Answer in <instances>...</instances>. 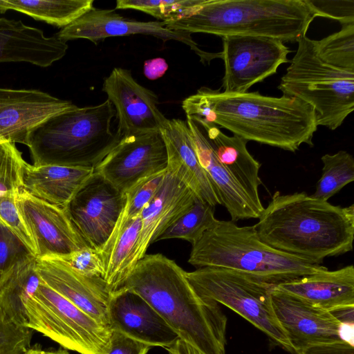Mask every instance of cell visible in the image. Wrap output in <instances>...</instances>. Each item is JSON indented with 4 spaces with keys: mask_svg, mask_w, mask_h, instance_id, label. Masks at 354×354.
<instances>
[{
    "mask_svg": "<svg viewBox=\"0 0 354 354\" xmlns=\"http://www.w3.org/2000/svg\"><path fill=\"white\" fill-rule=\"evenodd\" d=\"M186 276L203 299L230 308L277 344L293 352L272 305L274 285L252 274L222 267L198 268L186 272Z\"/></svg>",
    "mask_w": 354,
    "mask_h": 354,
    "instance_id": "8",
    "label": "cell"
},
{
    "mask_svg": "<svg viewBox=\"0 0 354 354\" xmlns=\"http://www.w3.org/2000/svg\"><path fill=\"white\" fill-rule=\"evenodd\" d=\"M186 122L199 163L214 187L221 204L230 214L231 221L258 218L263 211L254 204L219 162L202 127L189 118Z\"/></svg>",
    "mask_w": 354,
    "mask_h": 354,
    "instance_id": "24",
    "label": "cell"
},
{
    "mask_svg": "<svg viewBox=\"0 0 354 354\" xmlns=\"http://www.w3.org/2000/svg\"><path fill=\"white\" fill-rule=\"evenodd\" d=\"M195 122L203 129L219 162L254 204L263 211L259 194V187L261 184L259 177L261 164L248 151L246 144L248 141L237 136L225 135L216 124Z\"/></svg>",
    "mask_w": 354,
    "mask_h": 354,
    "instance_id": "25",
    "label": "cell"
},
{
    "mask_svg": "<svg viewBox=\"0 0 354 354\" xmlns=\"http://www.w3.org/2000/svg\"><path fill=\"white\" fill-rule=\"evenodd\" d=\"M167 68L168 65L165 59L155 58L145 62L144 72L149 79L155 80L162 76Z\"/></svg>",
    "mask_w": 354,
    "mask_h": 354,
    "instance_id": "43",
    "label": "cell"
},
{
    "mask_svg": "<svg viewBox=\"0 0 354 354\" xmlns=\"http://www.w3.org/2000/svg\"><path fill=\"white\" fill-rule=\"evenodd\" d=\"M138 34L153 36L165 41L182 42L189 46L203 64H209L214 59H222L221 52L210 53L201 50L189 33L169 29L162 21H141L126 18L112 9L93 7L62 28L55 36L65 42L84 39L96 44L107 37Z\"/></svg>",
    "mask_w": 354,
    "mask_h": 354,
    "instance_id": "13",
    "label": "cell"
},
{
    "mask_svg": "<svg viewBox=\"0 0 354 354\" xmlns=\"http://www.w3.org/2000/svg\"><path fill=\"white\" fill-rule=\"evenodd\" d=\"M37 270L46 285L110 328L108 309L111 292L103 278L81 274L57 257H37Z\"/></svg>",
    "mask_w": 354,
    "mask_h": 354,
    "instance_id": "18",
    "label": "cell"
},
{
    "mask_svg": "<svg viewBox=\"0 0 354 354\" xmlns=\"http://www.w3.org/2000/svg\"><path fill=\"white\" fill-rule=\"evenodd\" d=\"M26 162L15 143L0 142V197L24 189Z\"/></svg>",
    "mask_w": 354,
    "mask_h": 354,
    "instance_id": "34",
    "label": "cell"
},
{
    "mask_svg": "<svg viewBox=\"0 0 354 354\" xmlns=\"http://www.w3.org/2000/svg\"><path fill=\"white\" fill-rule=\"evenodd\" d=\"M205 0H118L115 9H133L149 14L162 22L176 21L191 15Z\"/></svg>",
    "mask_w": 354,
    "mask_h": 354,
    "instance_id": "33",
    "label": "cell"
},
{
    "mask_svg": "<svg viewBox=\"0 0 354 354\" xmlns=\"http://www.w3.org/2000/svg\"><path fill=\"white\" fill-rule=\"evenodd\" d=\"M26 310V326L64 349L80 354H107L110 350L111 329L97 322L44 281L27 301Z\"/></svg>",
    "mask_w": 354,
    "mask_h": 354,
    "instance_id": "9",
    "label": "cell"
},
{
    "mask_svg": "<svg viewBox=\"0 0 354 354\" xmlns=\"http://www.w3.org/2000/svg\"><path fill=\"white\" fill-rule=\"evenodd\" d=\"M59 258L81 274L90 277H104V265L98 252L95 249L86 247Z\"/></svg>",
    "mask_w": 354,
    "mask_h": 354,
    "instance_id": "40",
    "label": "cell"
},
{
    "mask_svg": "<svg viewBox=\"0 0 354 354\" xmlns=\"http://www.w3.org/2000/svg\"><path fill=\"white\" fill-rule=\"evenodd\" d=\"M196 197L167 171L158 191L141 212V228L130 263L131 271L146 254L149 245L192 207Z\"/></svg>",
    "mask_w": 354,
    "mask_h": 354,
    "instance_id": "20",
    "label": "cell"
},
{
    "mask_svg": "<svg viewBox=\"0 0 354 354\" xmlns=\"http://www.w3.org/2000/svg\"><path fill=\"white\" fill-rule=\"evenodd\" d=\"M277 86L283 95L311 106L317 126L339 127L354 110V71L335 68L317 55L314 40L303 35Z\"/></svg>",
    "mask_w": 354,
    "mask_h": 354,
    "instance_id": "7",
    "label": "cell"
},
{
    "mask_svg": "<svg viewBox=\"0 0 354 354\" xmlns=\"http://www.w3.org/2000/svg\"><path fill=\"white\" fill-rule=\"evenodd\" d=\"M225 73L223 92L243 93L254 84L275 74L288 62L289 48L274 38L230 35L221 37Z\"/></svg>",
    "mask_w": 354,
    "mask_h": 354,
    "instance_id": "10",
    "label": "cell"
},
{
    "mask_svg": "<svg viewBox=\"0 0 354 354\" xmlns=\"http://www.w3.org/2000/svg\"><path fill=\"white\" fill-rule=\"evenodd\" d=\"M22 354H69V353L66 349L43 350L40 345L36 344L32 347L30 346Z\"/></svg>",
    "mask_w": 354,
    "mask_h": 354,
    "instance_id": "45",
    "label": "cell"
},
{
    "mask_svg": "<svg viewBox=\"0 0 354 354\" xmlns=\"http://www.w3.org/2000/svg\"><path fill=\"white\" fill-rule=\"evenodd\" d=\"M32 330L17 325L0 308V354H22L30 346Z\"/></svg>",
    "mask_w": 354,
    "mask_h": 354,
    "instance_id": "37",
    "label": "cell"
},
{
    "mask_svg": "<svg viewBox=\"0 0 354 354\" xmlns=\"http://www.w3.org/2000/svg\"><path fill=\"white\" fill-rule=\"evenodd\" d=\"M151 347L121 332L111 330V348L107 354H147Z\"/></svg>",
    "mask_w": 354,
    "mask_h": 354,
    "instance_id": "41",
    "label": "cell"
},
{
    "mask_svg": "<svg viewBox=\"0 0 354 354\" xmlns=\"http://www.w3.org/2000/svg\"><path fill=\"white\" fill-rule=\"evenodd\" d=\"M93 0H0V12L14 10L64 28L93 8Z\"/></svg>",
    "mask_w": 354,
    "mask_h": 354,
    "instance_id": "29",
    "label": "cell"
},
{
    "mask_svg": "<svg viewBox=\"0 0 354 354\" xmlns=\"http://www.w3.org/2000/svg\"><path fill=\"white\" fill-rule=\"evenodd\" d=\"M253 225L267 245L309 262L351 252L354 238V205H333L305 192L274 193Z\"/></svg>",
    "mask_w": 354,
    "mask_h": 354,
    "instance_id": "1",
    "label": "cell"
},
{
    "mask_svg": "<svg viewBox=\"0 0 354 354\" xmlns=\"http://www.w3.org/2000/svg\"><path fill=\"white\" fill-rule=\"evenodd\" d=\"M272 305L294 353L308 346L346 341L353 344V326L333 313L273 288Z\"/></svg>",
    "mask_w": 354,
    "mask_h": 354,
    "instance_id": "11",
    "label": "cell"
},
{
    "mask_svg": "<svg viewBox=\"0 0 354 354\" xmlns=\"http://www.w3.org/2000/svg\"><path fill=\"white\" fill-rule=\"evenodd\" d=\"M160 132L167 149V171L203 201L214 207L221 205L214 187L199 163L186 121L168 120Z\"/></svg>",
    "mask_w": 354,
    "mask_h": 354,
    "instance_id": "21",
    "label": "cell"
},
{
    "mask_svg": "<svg viewBox=\"0 0 354 354\" xmlns=\"http://www.w3.org/2000/svg\"><path fill=\"white\" fill-rule=\"evenodd\" d=\"M304 0H205L191 15L163 22L171 30L297 42L315 18Z\"/></svg>",
    "mask_w": 354,
    "mask_h": 354,
    "instance_id": "4",
    "label": "cell"
},
{
    "mask_svg": "<svg viewBox=\"0 0 354 354\" xmlns=\"http://www.w3.org/2000/svg\"><path fill=\"white\" fill-rule=\"evenodd\" d=\"M188 263L239 270L274 286L326 268L270 247L253 225L219 220L192 245Z\"/></svg>",
    "mask_w": 354,
    "mask_h": 354,
    "instance_id": "6",
    "label": "cell"
},
{
    "mask_svg": "<svg viewBox=\"0 0 354 354\" xmlns=\"http://www.w3.org/2000/svg\"><path fill=\"white\" fill-rule=\"evenodd\" d=\"M167 153L160 131L122 136L94 167L124 194L141 179L167 169Z\"/></svg>",
    "mask_w": 354,
    "mask_h": 354,
    "instance_id": "12",
    "label": "cell"
},
{
    "mask_svg": "<svg viewBox=\"0 0 354 354\" xmlns=\"http://www.w3.org/2000/svg\"><path fill=\"white\" fill-rule=\"evenodd\" d=\"M319 57L337 68L354 71V24L342 25L339 31L314 40Z\"/></svg>",
    "mask_w": 354,
    "mask_h": 354,
    "instance_id": "32",
    "label": "cell"
},
{
    "mask_svg": "<svg viewBox=\"0 0 354 354\" xmlns=\"http://www.w3.org/2000/svg\"><path fill=\"white\" fill-rule=\"evenodd\" d=\"M102 91L114 107L122 137L160 131L169 120L158 108L157 95L140 84L129 70L114 68Z\"/></svg>",
    "mask_w": 354,
    "mask_h": 354,
    "instance_id": "15",
    "label": "cell"
},
{
    "mask_svg": "<svg viewBox=\"0 0 354 354\" xmlns=\"http://www.w3.org/2000/svg\"><path fill=\"white\" fill-rule=\"evenodd\" d=\"M66 42L55 35L21 20L0 18V62H28L48 67L61 59L68 50Z\"/></svg>",
    "mask_w": 354,
    "mask_h": 354,
    "instance_id": "22",
    "label": "cell"
},
{
    "mask_svg": "<svg viewBox=\"0 0 354 354\" xmlns=\"http://www.w3.org/2000/svg\"><path fill=\"white\" fill-rule=\"evenodd\" d=\"M43 282L37 270V257L29 254L0 279V308L12 322L26 326V304Z\"/></svg>",
    "mask_w": 354,
    "mask_h": 354,
    "instance_id": "28",
    "label": "cell"
},
{
    "mask_svg": "<svg viewBox=\"0 0 354 354\" xmlns=\"http://www.w3.org/2000/svg\"><path fill=\"white\" fill-rule=\"evenodd\" d=\"M76 107L71 101L38 89L0 87V142L28 147L32 132L39 124Z\"/></svg>",
    "mask_w": 354,
    "mask_h": 354,
    "instance_id": "16",
    "label": "cell"
},
{
    "mask_svg": "<svg viewBox=\"0 0 354 354\" xmlns=\"http://www.w3.org/2000/svg\"><path fill=\"white\" fill-rule=\"evenodd\" d=\"M297 354H354L353 344L340 341L313 345L304 348Z\"/></svg>",
    "mask_w": 354,
    "mask_h": 354,
    "instance_id": "42",
    "label": "cell"
},
{
    "mask_svg": "<svg viewBox=\"0 0 354 354\" xmlns=\"http://www.w3.org/2000/svg\"><path fill=\"white\" fill-rule=\"evenodd\" d=\"M214 207L196 197L192 207L169 226L156 241L169 239H180L194 245L205 232L218 221L214 216Z\"/></svg>",
    "mask_w": 354,
    "mask_h": 354,
    "instance_id": "31",
    "label": "cell"
},
{
    "mask_svg": "<svg viewBox=\"0 0 354 354\" xmlns=\"http://www.w3.org/2000/svg\"><path fill=\"white\" fill-rule=\"evenodd\" d=\"M18 194L11 193L0 197V223L15 235L37 257L35 241L17 204Z\"/></svg>",
    "mask_w": 354,
    "mask_h": 354,
    "instance_id": "36",
    "label": "cell"
},
{
    "mask_svg": "<svg viewBox=\"0 0 354 354\" xmlns=\"http://www.w3.org/2000/svg\"><path fill=\"white\" fill-rule=\"evenodd\" d=\"M322 174L313 198L327 201L344 186L354 180V158L346 151L325 154L321 158Z\"/></svg>",
    "mask_w": 354,
    "mask_h": 354,
    "instance_id": "30",
    "label": "cell"
},
{
    "mask_svg": "<svg viewBox=\"0 0 354 354\" xmlns=\"http://www.w3.org/2000/svg\"><path fill=\"white\" fill-rule=\"evenodd\" d=\"M93 174L92 167L34 165L26 162L24 189L37 198L66 208Z\"/></svg>",
    "mask_w": 354,
    "mask_h": 354,
    "instance_id": "26",
    "label": "cell"
},
{
    "mask_svg": "<svg viewBox=\"0 0 354 354\" xmlns=\"http://www.w3.org/2000/svg\"><path fill=\"white\" fill-rule=\"evenodd\" d=\"M31 254L24 243L0 223V279L12 266Z\"/></svg>",
    "mask_w": 354,
    "mask_h": 354,
    "instance_id": "39",
    "label": "cell"
},
{
    "mask_svg": "<svg viewBox=\"0 0 354 354\" xmlns=\"http://www.w3.org/2000/svg\"><path fill=\"white\" fill-rule=\"evenodd\" d=\"M166 349L168 354H204L193 345L180 338H178L171 346Z\"/></svg>",
    "mask_w": 354,
    "mask_h": 354,
    "instance_id": "44",
    "label": "cell"
},
{
    "mask_svg": "<svg viewBox=\"0 0 354 354\" xmlns=\"http://www.w3.org/2000/svg\"><path fill=\"white\" fill-rule=\"evenodd\" d=\"M274 288L331 313L354 308V267L351 264L331 271L326 268Z\"/></svg>",
    "mask_w": 354,
    "mask_h": 354,
    "instance_id": "23",
    "label": "cell"
},
{
    "mask_svg": "<svg viewBox=\"0 0 354 354\" xmlns=\"http://www.w3.org/2000/svg\"><path fill=\"white\" fill-rule=\"evenodd\" d=\"M141 228V214L131 219L118 217L109 239L97 250L102 261L106 281L111 292L118 290L131 272L130 263Z\"/></svg>",
    "mask_w": 354,
    "mask_h": 354,
    "instance_id": "27",
    "label": "cell"
},
{
    "mask_svg": "<svg viewBox=\"0 0 354 354\" xmlns=\"http://www.w3.org/2000/svg\"><path fill=\"white\" fill-rule=\"evenodd\" d=\"M124 203V194L94 172L66 209L88 246L98 250L110 236Z\"/></svg>",
    "mask_w": 354,
    "mask_h": 354,
    "instance_id": "14",
    "label": "cell"
},
{
    "mask_svg": "<svg viewBox=\"0 0 354 354\" xmlns=\"http://www.w3.org/2000/svg\"><path fill=\"white\" fill-rule=\"evenodd\" d=\"M213 115V124L248 141L295 152L313 146L317 130L313 108L283 95H263L258 91L230 93L201 87Z\"/></svg>",
    "mask_w": 354,
    "mask_h": 354,
    "instance_id": "3",
    "label": "cell"
},
{
    "mask_svg": "<svg viewBox=\"0 0 354 354\" xmlns=\"http://www.w3.org/2000/svg\"><path fill=\"white\" fill-rule=\"evenodd\" d=\"M18 208L35 241L37 257H65L88 247L66 208L37 198L23 189Z\"/></svg>",
    "mask_w": 354,
    "mask_h": 354,
    "instance_id": "17",
    "label": "cell"
},
{
    "mask_svg": "<svg viewBox=\"0 0 354 354\" xmlns=\"http://www.w3.org/2000/svg\"><path fill=\"white\" fill-rule=\"evenodd\" d=\"M167 169L145 177L124 193V203L120 216L131 219L141 214L160 187Z\"/></svg>",
    "mask_w": 354,
    "mask_h": 354,
    "instance_id": "35",
    "label": "cell"
},
{
    "mask_svg": "<svg viewBox=\"0 0 354 354\" xmlns=\"http://www.w3.org/2000/svg\"><path fill=\"white\" fill-rule=\"evenodd\" d=\"M114 116V107L106 100L47 119L30 136L32 165L94 168L122 138L111 130Z\"/></svg>",
    "mask_w": 354,
    "mask_h": 354,
    "instance_id": "5",
    "label": "cell"
},
{
    "mask_svg": "<svg viewBox=\"0 0 354 354\" xmlns=\"http://www.w3.org/2000/svg\"><path fill=\"white\" fill-rule=\"evenodd\" d=\"M316 17L338 21L342 25L354 24V0H304Z\"/></svg>",
    "mask_w": 354,
    "mask_h": 354,
    "instance_id": "38",
    "label": "cell"
},
{
    "mask_svg": "<svg viewBox=\"0 0 354 354\" xmlns=\"http://www.w3.org/2000/svg\"><path fill=\"white\" fill-rule=\"evenodd\" d=\"M120 288L141 296L179 338L204 354H225L226 316L218 304L197 295L174 261L162 254H146Z\"/></svg>",
    "mask_w": 354,
    "mask_h": 354,
    "instance_id": "2",
    "label": "cell"
},
{
    "mask_svg": "<svg viewBox=\"0 0 354 354\" xmlns=\"http://www.w3.org/2000/svg\"><path fill=\"white\" fill-rule=\"evenodd\" d=\"M109 327L151 346L169 348L177 333L156 310L136 292L120 288L109 302Z\"/></svg>",
    "mask_w": 354,
    "mask_h": 354,
    "instance_id": "19",
    "label": "cell"
}]
</instances>
